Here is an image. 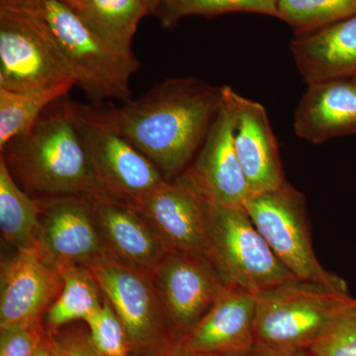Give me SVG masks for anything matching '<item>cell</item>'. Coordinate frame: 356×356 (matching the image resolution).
Wrapping results in <instances>:
<instances>
[{"instance_id":"cell-9","label":"cell","mask_w":356,"mask_h":356,"mask_svg":"<svg viewBox=\"0 0 356 356\" xmlns=\"http://www.w3.org/2000/svg\"><path fill=\"white\" fill-rule=\"evenodd\" d=\"M39 203L36 250L56 268L86 266L110 254L92 201L72 196L36 199Z\"/></svg>"},{"instance_id":"cell-7","label":"cell","mask_w":356,"mask_h":356,"mask_svg":"<svg viewBox=\"0 0 356 356\" xmlns=\"http://www.w3.org/2000/svg\"><path fill=\"white\" fill-rule=\"evenodd\" d=\"M245 209L276 257L298 280L348 291L346 281L325 270L316 257L301 192L285 182L275 191L250 196Z\"/></svg>"},{"instance_id":"cell-4","label":"cell","mask_w":356,"mask_h":356,"mask_svg":"<svg viewBox=\"0 0 356 356\" xmlns=\"http://www.w3.org/2000/svg\"><path fill=\"white\" fill-rule=\"evenodd\" d=\"M353 300L348 291L298 278L257 295L255 350H308Z\"/></svg>"},{"instance_id":"cell-2","label":"cell","mask_w":356,"mask_h":356,"mask_svg":"<svg viewBox=\"0 0 356 356\" xmlns=\"http://www.w3.org/2000/svg\"><path fill=\"white\" fill-rule=\"evenodd\" d=\"M0 152L15 181L33 198L97 196L88 154L67 96Z\"/></svg>"},{"instance_id":"cell-11","label":"cell","mask_w":356,"mask_h":356,"mask_svg":"<svg viewBox=\"0 0 356 356\" xmlns=\"http://www.w3.org/2000/svg\"><path fill=\"white\" fill-rule=\"evenodd\" d=\"M153 275L163 315L181 332L179 339L193 329L227 287L207 257L177 250L166 252Z\"/></svg>"},{"instance_id":"cell-3","label":"cell","mask_w":356,"mask_h":356,"mask_svg":"<svg viewBox=\"0 0 356 356\" xmlns=\"http://www.w3.org/2000/svg\"><path fill=\"white\" fill-rule=\"evenodd\" d=\"M0 7L23 11L44 21L64 53L76 86L93 102L131 99V79L140 64L119 53L84 24L76 9L63 0H0Z\"/></svg>"},{"instance_id":"cell-27","label":"cell","mask_w":356,"mask_h":356,"mask_svg":"<svg viewBox=\"0 0 356 356\" xmlns=\"http://www.w3.org/2000/svg\"><path fill=\"white\" fill-rule=\"evenodd\" d=\"M308 350L314 356H356V300L339 312Z\"/></svg>"},{"instance_id":"cell-36","label":"cell","mask_w":356,"mask_h":356,"mask_svg":"<svg viewBox=\"0 0 356 356\" xmlns=\"http://www.w3.org/2000/svg\"><path fill=\"white\" fill-rule=\"evenodd\" d=\"M355 77H356V76Z\"/></svg>"},{"instance_id":"cell-30","label":"cell","mask_w":356,"mask_h":356,"mask_svg":"<svg viewBox=\"0 0 356 356\" xmlns=\"http://www.w3.org/2000/svg\"><path fill=\"white\" fill-rule=\"evenodd\" d=\"M156 356H212L202 355V353H194L188 348H185L184 344L177 339V343L161 346V350Z\"/></svg>"},{"instance_id":"cell-13","label":"cell","mask_w":356,"mask_h":356,"mask_svg":"<svg viewBox=\"0 0 356 356\" xmlns=\"http://www.w3.org/2000/svg\"><path fill=\"white\" fill-rule=\"evenodd\" d=\"M170 250L207 257L209 204L179 177L163 182L135 207Z\"/></svg>"},{"instance_id":"cell-31","label":"cell","mask_w":356,"mask_h":356,"mask_svg":"<svg viewBox=\"0 0 356 356\" xmlns=\"http://www.w3.org/2000/svg\"><path fill=\"white\" fill-rule=\"evenodd\" d=\"M238 356H314L308 350H291V351H273L252 350L245 355Z\"/></svg>"},{"instance_id":"cell-1","label":"cell","mask_w":356,"mask_h":356,"mask_svg":"<svg viewBox=\"0 0 356 356\" xmlns=\"http://www.w3.org/2000/svg\"><path fill=\"white\" fill-rule=\"evenodd\" d=\"M222 102V86L184 76L156 83L121 106L102 108L117 132L170 181L202 147Z\"/></svg>"},{"instance_id":"cell-6","label":"cell","mask_w":356,"mask_h":356,"mask_svg":"<svg viewBox=\"0 0 356 356\" xmlns=\"http://www.w3.org/2000/svg\"><path fill=\"white\" fill-rule=\"evenodd\" d=\"M208 259L227 286L259 295L296 280L255 228L245 208L209 205Z\"/></svg>"},{"instance_id":"cell-23","label":"cell","mask_w":356,"mask_h":356,"mask_svg":"<svg viewBox=\"0 0 356 356\" xmlns=\"http://www.w3.org/2000/svg\"><path fill=\"white\" fill-rule=\"evenodd\" d=\"M58 271L62 289L47 311V323L51 327H58L74 321L86 322L102 305L97 282L86 266H67Z\"/></svg>"},{"instance_id":"cell-29","label":"cell","mask_w":356,"mask_h":356,"mask_svg":"<svg viewBox=\"0 0 356 356\" xmlns=\"http://www.w3.org/2000/svg\"><path fill=\"white\" fill-rule=\"evenodd\" d=\"M58 356H103L91 343L90 337H65L53 343Z\"/></svg>"},{"instance_id":"cell-19","label":"cell","mask_w":356,"mask_h":356,"mask_svg":"<svg viewBox=\"0 0 356 356\" xmlns=\"http://www.w3.org/2000/svg\"><path fill=\"white\" fill-rule=\"evenodd\" d=\"M290 49L307 84L356 76V14L309 34Z\"/></svg>"},{"instance_id":"cell-18","label":"cell","mask_w":356,"mask_h":356,"mask_svg":"<svg viewBox=\"0 0 356 356\" xmlns=\"http://www.w3.org/2000/svg\"><path fill=\"white\" fill-rule=\"evenodd\" d=\"M91 201L110 254L153 271L170 250L147 218L112 199L97 196Z\"/></svg>"},{"instance_id":"cell-15","label":"cell","mask_w":356,"mask_h":356,"mask_svg":"<svg viewBox=\"0 0 356 356\" xmlns=\"http://www.w3.org/2000/svg\"><path fill=\"white\" fill-rule=\"evenodd\" d=\"M62 289V276L37 250H18L2 262L0 327H38Z\"/></svg>"},{"instance_id":"cell-33","label":"cell","mask_w":356,"mask_h":356,"mask_svg":"<svg viewBox=\"0 0 356 356\" xmlns=\"http://www.w3.org/2000/svg\"><path fill=\"white\" fill-rule=\"evenodd\" d=\"M163 0H146L147 6H149V10H151L152 14H154L156 13V9L159 6V4L161 3Z\"/></svg>"},{"instance_id":"cell-21","label":"cell","mask_w":356,"mask_h":356,"mask_svg":"<svg viewBox=\"0 0 356 356\" xmlns=\"http://www.w3.org/2000/svg\"><path fill=\"white\" fill-rule=\"evenodd\" d=\"M39 213L38 201L21 188L0 158V229L16 252L36 250Z\"/></svg>"},{"instance_id":"cell-16","label":"cell","mask_w":356,"mask_h":356,"mask_svg":"<svg viewBox=\"0 0 356 356\" xmlns=\"http://www.w3.org/2000/svg\"><path fill=\"white\" fill-rule=\"evenodd\" d=\"M255 310L257 295L227 286L180 343L202 355H245L254 348Z\"/></svg>"},{"instance_id":"cell-20","label":"cell","mask_w":356,"mask_h":356,"mask_svg":"<svg viewBox=\"0 0 356 356\" xmlns=\"http://www.w3.org/2000/svg\"><path fill=\"white\" fill-rule=\"evenodd\" d=\"M76 13L98 38L128 56L140 20L152 14L146 0H83Z\"/></svg>"},{"instance_id":"cell-35","label":"cell","mask_w":356,"mask_h":356,"mask_svg":"<svg viewBox=\"0 0 356 356\" xmlns=\"http://www.w3.org/2000/svg\"><path fill=\"white\" fill-rule=\"evenodd\" d=\"M79 3H81V1H83V0H79Z\"/></svg>"},{"instance_id":"cell-25","label":"cell","mask_w":356,"mask_h":356,"mask_svg":"<svg viewBox=\"0 0 356 356\" xmlns=\"http://www.w3.org/2000/svg\"><path fill=\"white\" fill-rule=\"evenodd\" d=\"M278 11L301 36L355 15L356 0H280Z\"/></svg>"},{"instance_id":"cell-8","label":"cell","mask_w":356,"mask_h":356,"mask_svg":"<svg viewBox=\"0 0 356 356\" xmlns=\"http://www.w3.org/2000/svg\"><path fill=\"white\" fill-rule=\"evenodd\" d=\"M76 77L64 53L38 16L0 7V88H47Z\"/></svg>"},{"instance_id":"cell-32","label":"cell","mask_w":356,"mask_h":356,"mask_svg":"<svg viewBox=\"0 0 356 356\" xmlns=\"http://www.w3.org/2000/svg\"><path fill=\"white\" fill-rule=\"evenodd\" d=\"M34 356H58L53 343H42Z\"/></svg>"},{"instance_id":"cell-34","label":"cell","mask_w":356,"mask_h":356,"mask_svg":"<svg viewBox=\"0 0 356 356\" xmlns=\"http://www.w3.org/2000/svg\"><path fill=\"white\" fill-rule=\"evenodd\" d=\"M63 1L65 2L67 4H69L70 6H72V8L76 9V10H77L79 6H81L79 0H63Z\"/></svg>"},{"instance_id":"cell-26","label":"cell","mask_w":356,"mask_h":356,"mask_svg":"<svg viewBox=\"0 0 356 356\" xmlns=\"http://www.w3.org/2000/svg\"><path fill=\"white\" fill-rule=\"evenodd\" d=\"M86 323L91 343L103 356H129L127 332L104 296L102 305L86 318Z\"/></svg>"},{"instance_id":"cell-28","label":"cell","mask_w":356,"mask_h":356,"mask_svg":"<svg viewBox=\"0 0 356 356\" xmlns=\"http://www.w3.org/2000/svg\"><path fill=\"white\" fill-rule=\"evenodd\" d=\"M42 343L38 327L1 330L0 356H34Z\"/></svg>"},{"instance_id":"cell-17","label":"cell","mask_w":356,"mask_h":356,"mask_svg":"<svg viewBox=\"0 0 356 356\" xmlns=\"http://www.w3.org/2000/svg\"><path fill=\"white\" fill-rule=\"evenodd\" d=\"M293 125L299 138L313 144L356 133V77L308 84Z\"/></svg>"},{"instance_id":"cell-12","label":"cell","mask_w":356,"mask_h":356,"mask_svg":"<svg viewBox=\"0 0 356 356\" xmlns=\"http://www.w3.org/2000/svg\"><path fill=\"white\" fill-rule=\"evenodd\" d=\"M179 177L211 206L245 208L250 189L236 156L232 113L224 93L197 156Z\"/></svg>"},{"instance_id":"cell-5","label":"cell","mask_w":356,"mask_h":356,"mask_svg":"<svg viewBox=\"0 0 356 356\" xmlns=\"http://www.w3.org/2000/svg\"><path fill=\"white\" fill-rule=\"evenodd\" d=\"M70 108L88 154L97 196L137 207L166 181L158 168L106 120L102 107L70 100Z\"/></svg>"},{"instance_id":"cell-14","label":"cell","mask_w":356,"mask_h":356,"mask_svg":"<svg viewBox=\"0 0 356 356\" xmlns=\"http://www.w3.org/2000/svg\"><path fill=\"white\" fill-rule=\"evenodd\" d=\"M222 93L231 110L234 144L250 196L280 188L286 181L266 108L229 86H222Z\"/></svg>"},{"instance_id":"cell-24","label":"cell","mask_w":356,"mask_h":356,"mask_svg":"<svg viewBox=\"0 0 356 356\" xmlns=\"http://www.w3.org/2000/svg\"><path fill=\"white\" fill-rule=\"evenodd\" d=\"M280 0H163L154 15L165 29L189 16L212 18L233 13L264 14L280 18Z\"/></svg>"},{"instance_id":"cell-10","label":"cell","mask_w":356,"mask_h":356,"mask_svg":"<svg viewBox=\"0 0 356 356\" xmlns=\"http://www.w3.org/2000/svg\"><path fill=\"white\" fill-rule=\"evenodd\" d=\"M134 346L159 343L165 320L153 271L111 254L88 266Z\"/></svg>"},{"instance_id":"cell-22","label":"cell","mask_w":356,"mask_h":356,"mask_svg":"<svg viewBox=\"0 0 356 356\" xmlns=\"http://www.w3.org/2000/svg\"><path fill=\"white\" fill-rule=\"evenodd\" d=\"M74 86V81H65L21 91L0 88V149L31 129L46 110L65 97Z\"/></svg>"}]
</instances>
